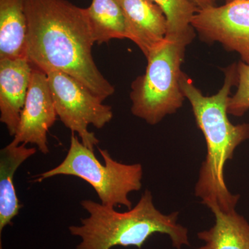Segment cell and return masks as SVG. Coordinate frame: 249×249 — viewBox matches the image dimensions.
<instances>
[{"label":"cell","mask_w":249,"mask_h":249,"mask_svg":"<svg viewBox=\"0 0 249 249\" xmlns=\"http://www.w3.org/2000/svg\"><path fill=\"white\" fill-rule=\"evenodd\" d=\"M27 16V57L46 73L61 71L76 78L100 99L115 89L98 70L86 9L67 0H23Z\"/></svg>","instance_id":"obj_1"},{"label":"cell","mask_w":249,"mask_h":249,"mask_svg":"<svg viewBox=\"0 0 249 249\" xmlns=\"http://www.w3.org/2000/svg\"><path fill=\"white\" fill-rule=\"evenodd\" d=\"M238 83L237 64L224 70V84L215 94L206 96L186 73L181 77V90L191 103L196 124L206 140L207 154L202 162L195 193L210 210L222 212L235 211L240 199L228 189L224 168L234 152L249 139V124H233L228 117V105L232 87Z\"/></svg>","instance_id":"obj_2"},{"label":"cell","mask_w":249,"mask_h":249,"mask_svg":"<svg viewBox=\"0 0 249 249\" xmlns=\"http://www.w3.org/2000/svg\"><path fill=\"white\" fill-rule=\"evenodd\" d=\"M80 204L89 217L81 219V225L69 227L72 235L81 239L76 249H111L117 246L140 249L155 233L169 236L175 249L190 245L188 229L178 222V212H160L149 190L133 209L124 213L90 199Z\"/></svg>","instance_id":"obj_3"},{"label":"cell","mask_w":249,"mask_h":249,"mask_svg":"<svg viewBox=\"0 0 249 249\" xmlns=\"http://www.w3.org/2000/svg\"><path fill=\"white\" fill-rule=\"evenodd\" d=\"M188 45L182 40L165 37L150 52L145 73L131 85L133 115L148 124H156L182 107L186 98L180 81Z\"/></svg>","instance_id":"obj_4"},{"label":"cell","mask_w":249,"mask_h":249,"mask_svg":"<svg viewBox=\"0 0 249 249\" xmlns=\"http://www.w3.org/2000/svg\"><path fill=\"white\" fill-rule=\"evenodd\" d=\"M105 165L96 159L93 150L80 142L71 132L70 146L63 161L53 169L39 175V181L56 175H70L89 183L97 193L101 204L115 207L124 206L132 209L128 195L140 191L142 187V167L140 163L124 164L111 158L107 150L98 147Z\"/></svg>","instance_id":"obj_5"},{"label":"cell","mask_w":249,"mask_h":249,"mask_svg":"<svg viewBox=\"0 0 249 249\" xmlns=\"http://www.w3.org/2000/svg\"><path fill=\"white\" fill-rule=\"evenodd\" d=\"M47 74L57 115L65 127L78 133L85 146L93 150L99 141L88 125L105 127L112 119L111 107L70 75L61 71Z\"/></svg>","instance_id":"obj_6"},{"label":"cell","mask_w":249,"mask_h":249,"mask_svg":"<svg viewBox=\"0 0 249 249\" xmlns=\"http://www.w3.org/2000/svg\"><path fill=\"white\" fill-rule=\"evenodd\" d=\"M192 27L207 42H218L237 52L249 65V0H236L221 6L199 9Z\"/></svg>","instance_id":"obj_7"},{"label":"cell","mask_w":249,"mask_h":249,"mask_svg":"<svg viewBox=\"0 0 249 249\" xmlns=\"http://www.w3.org/2000/svg\"><path fill=\"white\" fill-rule=\"evenodd\" d=\"M57 116L47 73L33 68L19 125L11 143L34 144L47 155L49 152L47 133Z\"/></svg>","instance_id":"obj_8"},{"label":"cell","mask_w":249,"mask_h":249,"mask_svg":"<svg viewBox=\"0 0 249 249\" xmlns=\"http://www.w3.org/2000/svg\"><path fill=\"white\" fill-rule=\"evenodd\" d=\"M33 68L27 58L0 60V121L14 137L27 98Z\"/></svg>","instance_id":"obj_9"},{"label":"cell","mask_w":249,"mask_h":249,"mask_svg":"<svg viewBox=\"0 0 249 249\" xmlns=\"http://www.w3.org/2000/svg\"><path fill=\"white\" fill-rule=\"evenodd\" d=\"M126 19L127 39L134 42L145 57L160 45L168 33L166 18L152 0H118Z\"/></svg>","instance_id":"obj_10"},{"label":"cell","mask_w":249,"mask_h":249,"mask_svg":"<svg viewBox=\"0 0 249 249\" xmlns=\"http://www.w3.org/2000/svg\"><path fill=\"white\" fill-rule=\"evenodd\" d=\"M26 145L11 142L0 151V234L21 209L15 188L14 175L22 163L37 152L35 147L30 148Z\"/></svg>","instance_id":"obj_11"},{"label":"cell","mask_w":249,"mask_h":249,"mask_svg":"<svg viewBox=\"0 0 249 249\" xmlns=\"http://www.w3.org/2000/svg\"><path fill=\"white\" fill-rule=\"evenodd\" d=\"M27 34L23 0H0V60L27 58Z\"/></svg>","instance_id":"obj_12"},{"label":"cell","mask_w":249,"mask_h":249,"mask_svg":"<svg viewBox=\"0 0 249 249\" xmlns=\"http://www.w3.org/2000/svg\"><path fill=\"white\" fill-rule=\"evenodd\" d=\"M215 222L209 230L197 233L204 245L199 249H249V223L236 211L211 210Z\"/></svg>","instance_id":"obj_13"},{"label":"cell","mask_w":249,"mask_h":249,"mask_svg":"<svg viewBox=\"0 0 249 249\" xmlns=\"http://www.w3.org/2000/svg\"><path fill=\"white\" fill-rule=\"evenodd\" d=\"M85 9L93 40L98 45L113 39H127L125 17L118 0H92Z\"/></svg>","instance_id":"obj_14"},{"label":"cell","mask_w":249,"mask_h":249,"mask_svg":"<svg viewBox=\"0 0 249 249\" xmlns=\"http://www.w3.org/2000/svg\"><path fill=\"white\" fill-rule=\"evenodd\" d=\"M162 10L166 18V37L182 40L188 45L195 37L192 19L197 12V6L193 0H152Z\"/></svg>","instance_id":"obj_15"},{"label":"cell","mask_w":249,"mask_h":249,"mask_svg":"<svg viewBox=\"0 0 249 249\" xmlns=\"http://www.w3.org/2000/svg\"><path fill=\"white\" fill-rule=\"evenodd\" d=\"M238 83L235 94L231 96L228 114L240 117L249 109V65L242 61L237 63Z\"/></svg>","instance_id":"obj_16"},{"label":"cell","mask_w":249,"mask_h":249,"mask_svg":"<svg viewBox=\"0 0 249 249\" xmlns=\"http://www.w3.org/2000/svg\"><path fill=\"white\" fill-rule=\"evenodd\" d=\"M218 0H193L198 9H202L209 6H215Z\"/></svg>","instance_id":"obj_17"},{"label":"cell","mask_w":249,"mask_h":249,"mask_svg":"<svg viewBox=\"0 0 249 249\" xmlns=\"http://www.w3.org/2000/svg\"><path fill=\"white\" fill-rule=\"evenodd\" d=\"M236 1V0H226V3L231 2V1Z\"/></svg>","instance_id":"obj_18"},{"label":"cell","mask_w":249,"mask_h":249,"mask_svg":"<svg viewBox=\"0 0 249 249\" xmlns=\"http://www.w3.org/2000/svg\"><path fill=\"white\" fill-rule=\"evenodd\" d=\"M0 249H2V247H1V243H0Z\"/></svg>","instance_id":"obj_19"}]
</instances>
